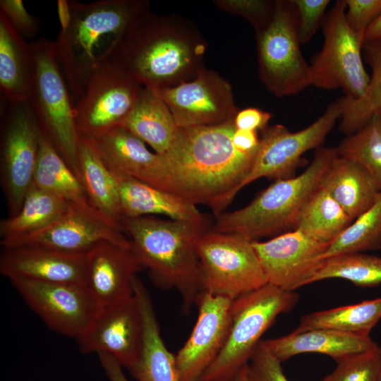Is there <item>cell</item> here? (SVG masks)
I'll list each match as a JSON object with an SVG mask.
<instances>
[{
  "label": "cell",
  "mask_w": 381,
  "mask_h": 381,
  "mask_svg": "<svg viewBox=\"0 0 381 381\" xmlns=\"http://www.w3.org/2000/svg\"><path fill=\"white\" fill-rule=\"evenodd\" d=\"M320 186L353 220L374 203L381 191L380 183L362 164L338 154Z\"/></svg>",
  "instance_id": "26"
},
{
  "label": "cell",
  "mask_w": 381,
  "mask_h": 381,
  "mask_svg": "<svg viewBox=\"0 0 381 381\" xmlns=\"http://www.w3.org/2000/svg\"><path fill=\"white\" fill-rule=\"evenodd\" d=\"M339 156L362 164L381 185V115L347 135L336 147Z\"/></svg>",
  "instance_id": "37"
},
{
  "label": "cell",
  "mask_w": 381,
  "mask_h": 381,
  "mask_svg": "<svg viewBox=\"0 0 381 381\" xmlns=\"http://www.w3.org/2000/svg\"><path fill=\"white\" fill-rule=\"evenodd\" d=\"M134 294L140 306L144 334L141 352L130 370L131 374L138 381H180L176 355L163 341L150 296L138 277L134 282Z\"/></svg>",
  "instance_id": "25"
},
{
  "label": "cell",
  "mask_w": 381,
  "mask_h": 381,
  "mask_svg": "<svg viewBox=\"0 0 381 381\" xmlns=\"http://www.w3.org/2000/svg\"><path fill=\"white\" fill-rule=\"evenodd\" d=\"M261 342L281 363L303 353H322L337 362L377 345L370 336L363 337L326 329L294 330L285 336L262 340Z\"/></svg>",
  "instance_id": "23"
},
{
  "label": "cell",
  "mask_w": 381,
  "mask_h": 381,
  "mask_svg": "<svg viewBox=\"0 0 381 381\" xmlns=\"http://www.w3.org/2000/svg\"><path fill=\"white\" fill-rule=\"evenodd\" d=\"M71 19L55 41L59 63L73 102L90 76L104 59L109 46L143 13L150 9L145 0L70 1Z\"/></svg>",
  "instance_id": "4"
},
{
  "label": "cell",
  "mask_w": 381,
  "mask_h": 381,
  "mask_svg": "<svg viewBox=\"0 0 381 381\" xmlns=\"http://www.w3.org/2000/svg\"><path fill=\"white\" fill-rule=\"evenodd\" d=\"M362 50L372 71L367 90L357 99H338L342 108L339 128L347 135L361 129L373 116L381 115V43H365Z\"/></svg>",
  "instance_id": "33"
},
{
  "label": "cell",
  "mask_w": 381,
  "mask_h": 381,
  "mask_svg": "<svg viewBox=\"0 0 381 381\" xmlns=\"http://www.w3.org/2000/svg\"><path fill=\"white\" fill-rule=\"evenodd\" d=\"M232 140L238 150L246 154H255L260 144L258 131H255L236 128Z\"/></svg>",
  "instance_id": "45"
},
{
  "label": "cell",
  "mask_w": 381,
  "mask_h": 381,
  "mask_svg": "<svg viewBox=\"0 0 381 381\" xmlns=\"http://www.w3.org/2000/svg\"><path fill=\"white\" fill-rule=\"evenodd\" d=\"M333 278L348 280L361 287L381 284V257L347 253L325 259L310 283Z\"/></svg>",
  "instance_id": "36"
},
{
  "label": "cell",
  "mask_w": 381,
  "mask_h": 381,
  "mask_svg": "<svg viewBox=\"0 0 381 381\" xmlns=\"http://www.w3.org/2000/svg\"><path fill=\"white\" fill-rule=\"evenodd\" d=\"M143 318L135 296L101 306L85 332L77 339L83 353H106L129 370L141 352Z\"/></svg>",
  "instance_id": "18"
},
{
  "label": "cell",
  "mask_w": 381,
  "mask_h": 381,
  "mask_svg": "<svg viewBox=\"0 0 381 381\" xmlns=\"http://www.w3.org/2000/svg\"><path fill=\"white\" fill-rule=\"evenodd\" d=\"M380 381H381V377H380Z\"/></svg>",
  "instance_id": "50"
},
{
  "label": "cell",
  "mask_w": 381,
  "mask_h": 381,
  "mask_svg": "<svg viewBox=\"0 0 381 381\" xmlns=\"http://www.w3.org/2000/svg\"><path fill=\"white\" fill-rule=\"evenodd\" d=\"M31 75L30 43L0 13V88L8 101L28 100Z\"/></svg>",
  "instance_id": "29"
},
{
  "label": "cell",
  "mask_w": 381,
  "mask_h": 381,
  "mask_svg": "<svg viewBox=\"0 0 381 381\" xmlns=\"http://www.w3.org/2000/svg\"><path fill=\"white\" fill-rule=\"evenodd\" d=\"M143 85L124 68L102 61L93 71L75 102L80 135L92 138L122 126Z\"/></svg>",
  "instance_id": "12"
},
{
  "label": "cell",
  "mask_w": 381,
  "mask_h": 381,
  "mask_svg": "<svg viewBox=\"0 0 381 381\" xmlns=\"http://www.w3.org/2000/svg\"><path fill=\"white\" fill-rule=\"evenodd\" d=\"M281 364L260 341L246 365L247 381H289Z\"/></svg>",
  "instance_id": "41"
},
{
  "label": "cell",
  "mask_w": 381,
  "mask_h": 381,
  "mask_svg": "<svg viewBox=\"0 0 381 381\" xmlns=\"http://www.w3.org/2000/svg\"><path fill=\"white\" fill-rule=\"evenodd\" d=\"M78 165L79 179L90 204L103 215L122 225L123 214L116 179L90 140L81 135Z\"/></svg>",
  "instance_id": "28"
},
{
  "label": "cell",
  "mask_w": 381,
  "mask_h": 381,
  "mask_svg": "<svg viewBox=\"0 0 381 381\" xmlns=\"http://www.w3.org/2000/svg\"><path fill=\"white\" fill-rule=\"evenodd\" d=\"M0 13L23 39L32 38L39 33L38 19L28 11L22 0H1Z\"/></svg>",
  "instance_id": "43"
},
{
  "label": "cell",
  "mask_w": 381,
  "mask_h": 381,
  "mask_svg": "<svg viewBox=\"0 0 381 381\" xmlns=\"http://www.w3.org/2000/svg\"><path fill=\"white\" fill-rule=\"evenodd\" d=\"M272 118L270 112L255 107H248L237 112L234 124L237 129L262 131Z\"/></svg>",
  "instance_id": "44"
},
{
  "label": "cell",
  "mask_w": 381,
  "mask_h": 381,
  "mask_svg": "<svg viewBox=\"0 0 381 381\" xmlns=\"http://www.w3.org/2000/svg\"><path fill=\"white\" fill-rule=\"evenodd\" d=\"M57 14L60 25V31H65L71 22V8L70 1L58 0L56 3Z\"/></svg>",
  "instance_id": "47"
},
{
  "label": "cell",
  "mask_w": 381,
  "mask_h": 381,
  "mask_svg": "<svg viewBox=\"0 0 381 381\" xmlns=\"http://www.w3.org/2000/svg\"><path fill=\"white\" fill-rule=\"evenodd\" d=\"M341 113V105L337 99L318 119L301 131L291 132L280 124L267 126L261 131L251 169L238 186V193L262 177L276 181L295 176L297 168L305 163L302 156L320 147Z\"/></svg>",
  "instance_id": "13"
},
{
  "label": "cell",
  "mask_w": 381,
  "mask_h": 381,
  "mask_svg": "<svg viewBox=\"0 0 381 381\" xmlns=\"http://www.w3.org/2000/svg\"><path fill=\"white\" fill-rule=\"evenodd\" d=\"M298 299L294 291L267 284L234 300L225 342L200 381H234L250 361L262 336L280 314L291 310Z\"/></svg>",
  "instance_id": "7"
},
{
  "label": "cell",
  "mask_w": 381,
  "mask_h": 381,
  "mask_svg": "<svg viewBox=\"0 0 381 381\" xmlns=\"http://www.w3.org/2000/svg\"><path fill=\"white\" fill-rule=\"evenodd\" d=\"M337 155L336 148L320 146L301 174L276 180L246 206L217 215L212 230L258 241L295 229L304 206Z\"/></svg>",
  "instance_id": "5"
},
{
  "label": "cell",
  "mask_w": 381,
  "mask_h": 381,
  "mask_svg": "<svg viewBox=\"0 0 381 381\" xmlns=\"http://www.w3.org/2000/svg\"><path fill=\"white\" fill-rule=\"evenodd\" d=\"M0 272L10 280L85 285V253L31 246L4 248Z\"/></svg>",
  "instance_id": "22"
},
{
  "label": "cell",
  "mask_w": 381,
  "mask_h": 381,
  "mask_svg": "<svg viewBox=\"0 0 381 381\" xmlns=\"http://www.w3.org/2000/svg\"><path fill=\"white\" fill-rule=\"evenodd\" d=\"M154 92L179 128L221 124L234 120L238 111L229 82L205 68L193 80Z\"/></svg>",
  "instance_id": "16"
},
{
  "label": "cell",
  "mask_w": 381,
  "mask_h": 381,
  "mask_svg": "<svg viewBox=\"0 0 381 381\" xmlns=\"http://www.w3.org/2000/svg\"><path fill=\"white\" fill-rule=\"evenodd\" d=\"M112 174L118 185L123 218L161 214L179 221L199 222L206 219L196 205L179 195Z\"/></svg>",
  "instance_id": "24"
},
{
  "label": "cell",
  "mask_w": 381,
  "mask_h": 381,
  "mask_svg": "<svg viewBox=\"0 0 381 381\" xmlns=\"http://www.w3.org/2000/svg\"><path fill=\"white\" fill-rule=\"evenodd\" d=\"M246 367V365L241 370L234 381H247Z\"/></svg>",
  "instance_id": "49"
},
{
  "label": "cell",
  "mask_w": 381,
  "mask_h": 381,
  "mask_svg": "<svg viewBox=\"0 0 381 381\" xmlns=\"http://www.w3.org/2000/svg\"><path fill=\"white\" fill-rule=\"evenodd\" d=\"M30 45L32 75L28 101L42 134L79 178L80 135L75 105L59 63L56 42L39 38Z\"/></svg>",
  "instance_id": "6"
},
{
  "label": "cell",
  "mask_w": 381,
  "mask_h": 381,
  "mask_svg": "<svg viewBox=\"0 0 381 381\" xmlns=\"http://www.w3.org/2000/svg\"><path fill=\"white\" fill-rule=\"evenodd\" d=\"M10 281L47 327L76 340L90 327L101 307L84 284L25 279Z\"/></svg>",
  "instance_id": "14"
},
{
  "label": "cell",
  "mask_w": 381,
  "mask_h": 381,
  "mask_svg": "<svg viewBox=\"0 0 381 381\" xmlns=\"http://www.w3.org/2000/svg\"><path fill=\"white\" fill-rule=\"evenodd\" d=\"M267 283L287 291L310 284L321 267L329 244L320 243L298 229L266 241H253Z\"/></svg>",
  "instance_id": "17"
},
{
  "label": "cell",
  "mask_w": 381,
  "mask_h": 381,
  "mask_svg": "<svg viewBox=\"0 0 381 381\" xmlns=\"http://www.w3.org/2000/svg\"><path fill=\"white\" fill-rule=\"evenodd\" d=\"M233 300L202 292L198 316L185 344L176 354L180 381H200L225 342L231 322Z\"/></svg>",
  "instance_id": "19"
},
{
  "label": "cell",
  "mask_w": 381,
  "mask_h": 381,
  "mask_svg": "<svg viewBox=\"0 0 381 381\" xmlns=\"http://www.w3.org/2000/svg\"><path fill=\"white\" fill-rule=\"evenodd\" d=\"M206 50L207 42L191 20L149 9L111 43L104 60L157 91L195 79L205 68Z\"/></svg>",
  "instance_id": "1"
},
{
  "label": "cell",
  "mask_w": 381,
  "mask_h": 381,
  "mask_svg": "<svg viewBox=\"0 0 381 381\" xmlns=\"http://www.w3.org/2000/svg\"><path fill=\"white\" fill-rule=\"evenodd\" d=\"M131 246L121 224L90 205L71 204L56 222L37 232L16 238L1 239L4 248L31 246L71 253H85L101 241Z\"/></svg>",
  "instance_id": "15"
},
{
  "label": "cell",
  "mask_w": 381,
  "mask_h": 381,
  "mask_svg": "<svg viewBox=\"0 0 381 381\" xmlns=\"http://www.w3.org/2000/svg\"><path fill=\"white\" fill-rule=\"evenodd\" d=\"M372 42L381 43V15L365 32L363 44Z\"/></svg>",
  "instance_id": "48"
},
{
  "label": "cell",
  "mask_w": 381,
  "mask_h": 381,
  "mask_svg": "<svg viewBox=\"0 0 381 381\" xmlns=\"http://www.w3.org/2000/svg\"><path fill=\"white\" fill-rule=\"evenodd\" d=\"M202 292L235 300L267 284L250 238L208 230L197 247Z\"/></svg>",
  "instance_id": "9"
},
{
  "label": "cell",
  "mask_w": 381,
  "mask_h": 381,
  "mask_svg": "<svg viewBox=\"0 0 381 381\" xmlns=\"http://www.w3.org/2000/svg\"><path fill=\"white\" fill-rule=\"evenodd\" d=\"M380 248L381 191L374 203L329 244L322 259Z\"/></svg>",
  "instance_id": "35"
},
{
  "label": "cell",
  "mask_w": 381,
  "mask_h": 381,
  "mask_svg": "<svg viewBox=\"0 0 381 381\" xmlns=\"http://www.w3.org/2000/svg\"><path fill=\"white\" fill-rule=\"evenodd\" d=\"M234 120L221 124L179 128L163 155L171 192L195 205L222 213L249 173L255 154L238 150L233 143Z\"/></svg>",
  "instance_id": "2"
},
{
  "label": "cell",
  "mask_w": 381,
  "mask_h": 381,
  "mask_svg": "<svg viewBox=\"0 0 381 381\" xmlns=\"http://www.w3.org/2000/svg\"><path fill=\"white\" fill-rule=\"evenodd\" d=\"M345 11L344 0H339L324 18V44L310 65L311 85L341 89L345 97L357 99L366 91L370 75L361 56L363 43L349 28Z\"/></svg>",
  "instance_id": "10"
},
{
  "label": "cell",
  "mask_w": 381,
  "mask_h": 381,
  "mask_svg": "<svg viewBox=\"0 0 381 381\" xmlns=\"http://www.w3.org/2000/svg\"><path fill=\"white\" fill-rule=\"evenodd\" d=\"M66 200L32 185L18 212L0 222L1 239L26 236L47 227L68 210Z\"/></svg>",
  "instance_id": "30"
},
{
  "label": "cell",
  "mask_w": 381,
  "mask_h": 381,
  "mask_svg": "<svg viewBox=\"0 0 381 381\" xmlns=\"http://www.w3.org/2000/svg\"><path fill=\"white\" fill-rule=\"evenodd\" d=\"M346 20L363 45L369 27L381 15V0H344Z\"/></svg>",
  "instance_id": "42"
},
{
  "label": "cell",
  "mask_w": 381,
  "mask_h": 381,
  "mask_svg": "<svg viewBox=\"0 0 381 381\" xmlns=\"http://www.w3.org/2000/svg\"><path fill=\"white\" fill-rule=\"evenodd\" d=\"M122 225L131 248L153 282L174 289L188 310L202 294L197 247L207 229L199 222L163 219L155 216L124 217Z\"/></svg>",
  "instance_id": "3"
},
{
  "label": "cell",
  "mask_w": 381,
  "mask_h": 381,
  "mask_svg": "<svg viewBox=\"0 0 381 381\" xmlns=\"http://www.w3.org/2000/svg\"><path fill=\"white\" fill-rule=\"evenodd\" d=\"M33 185L69 204L91 205L78 176L42 133Z\"/></svg>",
  "instance_id": "31"
},
{
  "label": "cell",
  "mask_w": 381,
  "mask_h": 381,
  "mask_svg": "<svg viewBox=\"0 0 381 381\" xmlns=\"http://www.w3.org/2000/svg\"><path fill=\"white\" fill-rule=\"evenodd\" d=\"M381 318V297L303 315L296 331L326 329L368 337Z\"/></svg>",
  "instance_id": "32"
},
{
  "label": "cell",
  "mask_w": 381,
  "mask_h": 381,
  "mask_svg": "<svg viewBox=\"0 0 381 381\" xmlns=\"http://www.w3.org/2000/svg\"><path fill=\"white\" fill-rule=\"evenodd\" d=\"M8 102L1 116L0 174L11 217L33 185L42 131L28 101Z\"/></svg>",
  "instance_id": "11"
},
{
  "label": "cell",
  "mask_w": 381,
  "mask_h": 381,
  "mask_svg": "<svg viewBox=\"0 0 381 381\" xmlns=\"http://www.w3.org/2000/svg\"><path fill=\"white\" fill-rule=\"evenodd\" d=\"M353 219L321 186L304 206L295 229L329 244Z\"/></svg>",
  "instance_id": "34"
},
{
  "label": "cell",
  "mask_w": 381,
  "mask_h": 381,
  "mask_svg": "<svg viewBox=\"0 0 381 381\" xmlns=\"http://www.w3.org/2000/svg\"><path fill=\"white\" fill-rule=\"evenodd\" d=\"M336 368L321 381H380L381 347L344 357L337 361Z\"/></svg>",
  "instance_id": "38"
},
{
  "label": "cell",
  "mask_w": 381,
  "mask_h": 381,
  "mask_svg": "<svg viewBox=\"0 0 381 381\" xmlns=\"http://www.w3.org/2000/svg\"><path fill=\"white\" fill-rule=\"evenodd\" d=\"M88 138L113 173L171 192L164 159L123 126Z\"/></svg>",
  "instance_id": "20"
},
{
  "label": "cell",
  "mask_w": 381,
  "mask_h": 381,
  "mask_svg": "<svg viewBox=\"0 0 381 381\" xmlns=\"http://www.w3.org/2000/svg\"><path fill=\"white\" fill-rule=\"evenodd\" d=\"M213 4L222 11L243 17L257 32L270 22L273 15L275 1L215 0Z\"/></svg>",
  "instance_id": "39"
},
{
  "label": "cell",
  "mask_w": 381,
  "mask_h": 381,
  "mask_svg": "<svg viewBox=\"0 0 381 381\" xmlns=\"http://www.w3.org/2000/svg\"><path fill=\"white\" fill-rule=\"evenodd\" d=\"M297 23V31L301 44L309 42L322 25L329 0H291Z\"/></svg>",
  "instance_id": "40"
},
{
  "label": "cell",
  "mask_w": 381,
  "mask_h": 381,
  "mask_svg": "<svg viewBox=\"0 0 381 381\" xmlns=\"http://www.w3.org/2000/svg\"><path fill=\"white\" fill-rule=\"evenodd\" d=\"M255 34L258 74L270 92L282 97L298 94L311 85L310 67L301 51L291 0L275 1L270 22Z\"/></svg>",
  "instance_id": "8"
},
{
  "label": "cell",
  "mask_w": 381,
  "mask_h": 381,
  "mask_svg": "<svg viewBox=\"0 0 381 381\" xmlns=\"http://www.w3.org/2000/svg\"><path fill=\"white\" fill-rule=\"evenodd\" d=\"M122 126L161 156L170 150L179 131L166 103L153 90L143 86Z\"/></svg>",
  "instance_id": "27"
},
{
  "label": "cell",
  "mask_w": 381,
  "mask_h": 381,
  "mask_svg": "<svg viewBox=\"0 0 381 381\" xmlns=\"http://www.w3.org/2000/svg\"><path fill=\"white\" fill-rule=\"evenodd\" d=\"M102 368L109 381H129L123 372V367L111 355L97 353Z\"/></svg>",
  "instance_id": "46"
},
{
  "label": "cell",
  "mask_w": 381,
  "mask_h": 381,
  "mask_svg": "<svg viewBox=\"0 0 381 381\" xmlns=\"http://www.w3.org/2000/svg\"><path fill=\"white\" fill-rule=\"evenodd\" d=\"M143 268L131 246L101 241L85 253V286L100 306L134 295V282Z\"/></svg>",
  "instance_id": "21"
}]
</instances>
